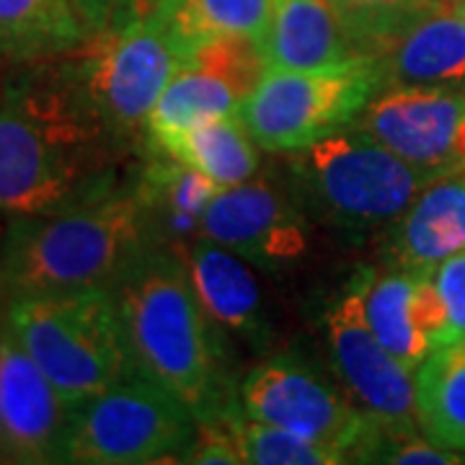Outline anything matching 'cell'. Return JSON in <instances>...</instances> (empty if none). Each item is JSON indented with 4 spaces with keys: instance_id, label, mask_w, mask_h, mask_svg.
Wrapping results in <instances>:
<instances>
[{
    "instance_id": "cell-24",
    "label": "cell",
    "mask_w": 465,
    "mask_h": 465,
    "mask_svg": "<svg viewBox=\"0 0 465 465\" xmlns=\"http://www.w3.org/2000/svg\"><path fill=\"white\" fill-rule=\"evenodd\" d=\"M416 375V421L434 445L465 452V341L434 349Z\"/></svg>"
},
{
    "instance_id": "cell-3",
    "label": "cell",
    "mask_w": 465,
    "mask_h": 465,
    "mask_svg": "<svg viewBox=\"0 0 465 465\" xmlns=\"http://www.w3.org/2000/svg\"><path fill=\"white\" fill-rule=\"evenodd\" d=\"M153 243L158 241L133 182L70 210L5 217L0 305L112 287Z\"/></svg>"
},
{
    "instance_id": "cell-32",
    "label": "cell",
    "mask_w": 465,
    "mask_h": 465,
    "mask_svg": "<svg viewBox=\"0 0 465 465\" xmlns=\"http://www.w3.org/2000/svg\"><path fill=\"white\" fill-rule=\"evenodd\" d=\"M145 3H148V5H150V3H155V0H145Z\"/></svg>"
},
{
    "instance_id": "cell-18",
    "label": "cell",
    "mask_w": 465,
    "mask_h": 465,
    "mask_svg": "<svg viewBox=\"0 0 465 465\" xmlns=\"http://www.w3.org/2000/svg\"><path fill=\"white\" fill-rule=\"evenodd\" d=\"M381 60L382 91L396 85L465 88V16L437 0L416 16Z\"/></svg>"
},
{
    "instance_id": "cell-19",
    "label": "cell",
    "mask_w": 465,
    "mask_h": 465,
    "mask_svg": "<svg viewBox=\"0 0 465 465\" xmlns=\"http://www.w3.org/2000/svg\"><path fill=\"white\" fill-rule=\"evenodd\" d=\"M266 67L316 70L357 60L341 21L329 0H272V16L262 42Z\"/></svg>"
},
{
    "instance_id": "cell-7",
    "label": "cell",
    "mask_w": 465,
    "mask_h": 465,
    "mask_svg": "<svg viewBox=\"0 0 465 465\" xmlns=\"http://www.w3.org/2000/svg\"><path fill=\"white\" fill-rule=\"evenodd\" d=\"M381 91L382 67L375 57L316 70L266 67L238 119L259 148L290 155L357 124Z\"/></svg>"
},
{
    "instance_id": "cell-30",
    "label": "cell",
    "mask_w": 465,
    "mask_h": 465,
    "mask_svg": "<svg viewBox=\"0 0 465 465\" xmlns=\"http://www.w3.org/2000/svg\"><path fill=\"white\" fill-rule=\"evenodd\" d=\"M3 323H5V308L0 305V331H3ZM0 463H5V452H3V440H0Z\"/></svg>"
},
{
    "instance_id": "cell-23",
    "label": "cell",
    "mask_w": 465,
    "mask_h": 465,
    "mask_svg": "<svg viewBox=\"0 0 465 465\" xmlns=\"http://www.w3.org/2000/svg\"><path fill=\"white\" fill-rule=\"evenodd\" d=\"M88 36L67 0H0V60L11 65L70 54Z\"/></svg>"
},
{
    "instance_id": "cell-2",
    "label": "cell",
    "mask_w": 465,
    "mask_h": 465,
    "mask_svg": "<svg viewBox=\"0 0 465 465\" xmlns=\"http://www.w3.org/2000/svg\"><path fill=\"white\" fill-rule=\"evenodd\" d=\"M112 295L137 372L166 385L197 421L241 409L228 388L225 331L202 308L182 251L148 246L112 284Z\"/></svg>"
},
{
    "instance_id": "cell-25",
    "label": "cell",
    "mask_w": 465,
    "mask_h": 465,
    "mask_svg": "<svg viewBox=\"0 0 465 465\" xmlns=\"http://www.w3.org/2000/svg\"><path fill=\"white\" fill-rule=\"evenodd\" d=\"M360 57H382L399 34L437 0H329Z\"/></svg>"
},
{
    "instance_id": "cell-11",
    "label": "cell",
    "mask_w": 465,
    "mask_h": 465,
    "mask_svg": "<svg viewBox=\"0 0 465 465\" xmlns=\"http://www.w3.org/2000/svg\"><path fill=\"white\" fill-rule=\"evenodd\" d=\"M326 341L336 381L367 414L388 424L419 427L416 375L370 329L354 280H349L326 311Z\"/></svg>"
},
{
    "instance_id": "cell-26",
    "label": "cell",
    "mask_w": 465,
    "mask_h": 465,
    "mask_svg": "<svg viewBox=\"0 0 465 465\" xmlns=\"http://www.w3.org/2000/svg\"><path fill=\"white\" fill-rule=\"evenodd\" d=\"M231 430L249 465H341L347 463L336 448L287 432L282 427L251 419L238 409L231 416Z\"/></svg>"
},
{
    "instance_id": "cell-13",
    "label": "cell",
    "mask_w": 465,
    "mask_h": 465,
    "mask_svg": "<svg viewBox=\"0 0 465 465\" xmlns=\"http://www.w3.org/2000/svg\"><path fill=\"white\" fill-rule=\"evenodd\" d=\"M465 122V88L396 85L370 101L357 124L411 166L432 176L458 168V134Z\"/></svg>"
},
{
    "instance_id": "cell-1",
    "label": "cell",
    "mask_w": 465,
    "mask_h": 465,
    "mask_svg": "<svg viewBox=\"0 0 465 465\" xmlns=\"http://www.w3.org/2000/svg\"><path fill=\"white\" fill-rule=\"evenodd\" d=\"M133 155L81 99L63 57L0 81V215H47L122 186Z\"/></svg>"
},
{
    "instance_id": "cell-22",
    "label": "cell",
    "mask_w": 465,
    "mask_h": 465,
    "mask_svg": "<svg viewBox=\"0 0 465 465\" xmlns=\"http://www.w3.org/2000/svg\"><path fill=\"white\" fill-rule=\"evenodd\" d=\"M143 153H161L183 166L197 168L223 189L249 182L262 171V148L238 114L215 116L179 133L153 137Z\"/></svg>"
},
{
    "instance_id": "cell-20",
    "label": "cell",
    "mask_w": 465,
    "mask_h": 465,
    "mask_svg": "<svg viewBox=\"0 0 465 465\" xmlns=\"http://www.w3.org/2000/svg\"><path fill=\"white\" fill-rule=\"evenodd\" d=\"M130 182L148 210L155 241L168 246H183L200 235L202 215L223 189L197 168L161 153H143Z\"/></svg>"
},
{
    "instance_id": "cell-9",
    "label": "cell",
    "mask_w": 465,
    "mask_h": 465,
    "mask_svg": "<svg viewBox=\"0 0 465 465\" xmlns=\"http://www.w3.org/2000/svg\"><path fill=\"white\" fill-rule=\"evenodd\" d=\"M238 403L251 419L336 448L347 463L370 424V414L341 382L290 351L253 367L238 388Z\"/></svg>"
},
{
    "instance_id": "cell-4",
    "label": "cell",
    "mask_w": 465,
    "mask_h": 465,
    "mask_svg": "<svg viewBox=\"0 0 465 465\" xmlns=\"http://www.w3.org/2000/svg\"><path fill=\"white\" fill-rule=\"evenodd\" d=\"M290 182L308 215L349 238L385 231L437 176L411 166L351 124L287 155Z\"/></svg>"
},
{
    "instance_id": "cell-8",
    "label": "cell",
    "mask_w": 465,
    "mask_h": 465,
    "mask_svg": "<svg viewBox=\"0 0 465 465\" xmlns=\"http://www.w3.org/2000/svg\"><path fill=\"white\" fill-rule=\"evenodd\" d=\"M197 430V416L176 393L134 372L73 411L67 463H183Z\"/></svg>"
},
{
    "instance_id": "cell-12",
    "label": "cell",
    "mask_w": 465,
    "mask_h": 465,
    "mask_svg": "<svg viewBox=\"0 0 465 465\" xmlns=\"http://www.w3.org/2000/svg\"><path fill=\"white\" fill-rule=\"evenodd\" d=\"M70 424L73 409L5 318L0 331V440L5 463H67Z\"/></svg>"
},
{
    "instance_id": "cell-27",
    "label": "cell",
    "mask_w": 465,
    "mask_h": 465,
    "mask_svg": "<svg viewBox=\"0 0 465 465\" xmlns=\"http://www.w3.org/2000/svg\"><path fill=\"white\" fill-rule=\"evenodd\" d=\"M434 287L448 313V344L465 341V251L450 256L434 269Z\"/></svg>"
},
{
    "instance_id": "cell-15",
    "label": "cell",
    "mask_w": 465,
    "mask_h": 465,
    "mask_svg": "<svg viewBox=\"0 0 465 465\" xmlns=\"http://www.w3.org/2000/svg\"><path fill=\"white\" fill-rule=\"evenodd\" d=\"M370 329L401 365L416 372L434 349L448 341V313L432 274L360 266L351 277Z\"/></svg>"
},
{
    "instance_id": "cell-10",
    "label": "cell",
    "mask_w": 465,
    "mask_h": 465,
    "mask_svg": "<svg viewBox=\"0 0 465 465\" xmlns=\"http://www.w3.org/2000/svg\"><path fill=\"white\" fill-rule=\"evenodd\" d=\"M311 215L292 182L269 173L220 189L200 223V235L262 269H290L311 249Z\"/></svg>"
},
{
    "instance_id": "cell-17",
    "label": "cell",
    "mask_w": 465,
    "mask_h": 465,
    "mask_svg": "<svg viewBox=\"0 0 465 465\" xmlns=\"http://www.w3.org/2000/svg\"><path fill=\"white\" fill-rule=\"evenodd\" d=\"M176 249L186 259L192 284L207 316L223 331L253 347L269 344L272 323L249 262L204 235H197L194 241Z\"/></svg>"
},
{
    "instance_id": "cell-6",
    "label": "cell",
    "mask_w": 465,
    "mask_h": 465,
    "mask_svg": "<svg viewBox=\"0 0 465 465\" xmlns=\"http://www.w3.org/2000/svg\"><path fill=\"white\" fill-rule=\"evenodd\" d=\"M63 63L104 130L130 153L145 150L150 112L183 65L150 11L122 29L88 36Z\"/></svg>"
},
{
    "instance_id": "cell-28",
    "label": "cell",
    "mask_w": 465,
    "mask_h": 465,
    "mask_svg": "<svg viewBox=\"0 0 465 465\" xmlns=\"http://www.w3.org/2000/svg\"><path fill=\"white\" fill-rule=\"evenodd\" d=\"M238 411V409H235ZM232 411V414H235ZM231 414V416H232ZM231 416L220 421H200L197 437L186 452L183 463L192 465H241V450L231 430Z\"/></svg>"
},
{
    "instance_id": "cell-29",
    "label": "cell",
    "mask_w": 465,
    "mask_h": 465,
    "mask_svg": "<svg viewBox=\"0 0 465 465\" xmlns=\"http://www.w3.org/2000/svg\"><path fill=\"white\" fill-rule=\"evenodd\" d=\"M67 3L91 36L122 29L148 11L145 0H67Z\"/></svg>"
},
{
    "instance_id": "cell-21",
    "label": "cell",
    "mask_w": 465,
    "mask_h": 465,
    "mask_svg": "<svg viewBox=\"0 0 465 465\" xmlns=\"http://www.w3.org/2000/svg\"><path fill=\"white\" fill-rule=\"evenodd\" d=\"M148 11L186 63L220 39H249L262 47L272 0H155Z\"/></svg>"
},
{
    "instance_id": "cell-5",
    "label": "cell",
    "mask_w": 465,
    "mask_h": 465,
    "mask_svg": "<svg viewBox=\"0 0 465 465\" xmlns=\"http://www.w3.org/2000/svg\"><path fill=\"white\" fill-rule=\"evenodd\" d=\"M3 308L18 341L73 411L137 372L112 287L14 300Z\"/></svg>"
},
{
    "instance_id": "cell-31",
    "label": "cell",
    "mask_w": 465,
    "mask_h": 465,
    "mask_svg": "<svg viewBox=\"0 0 465 465\" xmlns=\"http://www.w3.org/2000/svg\"><path fill=\"white\" fill-rule=\"evenodd\" d=\"M458 8L463 11V16H465V0H463V3H458Z\"/></svg>"
},
{
    "instance_id": "cell-14",
    "label": "cell",
    "mask_w": 465,
    "mask_h": 465,
    "mask_svg": "<svg viewBox=\"0 0 465 465\" xmlns=\"http://www.w3.org/2000/svg\"><path fill=\"white\" fill-rule=\"evenodd\" d=\"M264 57L249 39H220L186 60L150 112L145 143L215 116L238 114L264 75Z\"/></svg>"
},
{
    "instance_id": "cell-16",
    "label": "cell",
    "mask_w": 465,
    "mask_h": 465,
    "mask_svg": "<svg viewBox=\"0 0 465 465\" xmlns=\"http://www.w3.org/2000/svg\"><path fill=\"white\" fill-rule=\"evenodd\" d=\"M460 251H465V171H452L427 183L388 228L382 256L393 269L434 274Z\"/></svg>"
}]
</instances>
